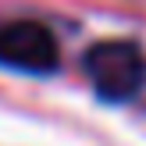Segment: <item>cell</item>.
Masks as SVG:
<instances>
[{
    "mask_svg": "<svg viewBox=\"0 0 146 146\" xmlns=\"http://www.w3.org/2000/svg\"><path fill=\"white\" fill-rule=\"evenodd\" d=\"M82 71L100 100L125 104L146 86V54L132 39H100L86 50Z\"/></svg>",
    "mask_w": 146,
    "mask_h": 146,
    "instance_id": "cell-1",
    "label": "cell"
},
{
    "mask_svg": "<svg viewBox=\"0 0 146 146\" xmlns=\"http://www.w3.org/2000/svg\"><path fill=\"white\" fill-rule=\"evenodd\" d=\"M0 64L29 75H50L61 64V46L50 25L36 18H18L0 25Z\"/></svg>",
    "mask_w": 146,
    "mask_h": 146,
    "instance_id": "cell-2",
    "label": "cell"
}]
</instances>
